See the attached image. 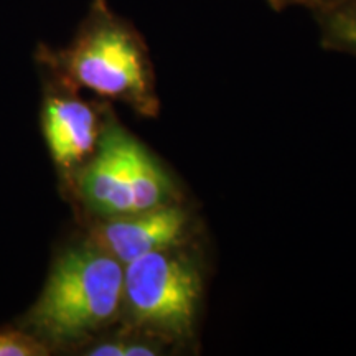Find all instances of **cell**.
I'll return each instance as SVG.
<instances>
[{"label":"cell","mask_w":356,"mask_h":356,"mask_svg":"<svg viewBox=\"0 0 356 356\" xmlns=\"http://www.w3.org/2000/svg\"><path fill=\"white\" fill-rule=\"evenodd\" d=\"M124 266L95 243L71 246L55 261L24 323L44 345H76L119 317Z\"/></svg>","instance_id":"obj_1"},{"label":"cell","mask_w":356,"mask_h":356,"mask_svg":"<svg viewBox=\"0 0 356 356\" xmlns=\"http://www.w3.org/2000/svg\"><path fill=\"white\" fill-rule=\"evenodd\" d=\"M47 60L71 86L126 102L139 114L159 113L154 68L144 40L104 0L92 2L70 47L48 53Z\"/></svg>","instance_id":"obj_2"},{"label":"cell","mask_w":356,"mask_h":356,"mask_svg":"<svg viewBox=\"0 0 356 356\" xmlns=\"http://www.w3.org/2000/svg\"><path fill=\"white\" fill-rule=\"evenodd\" d=\"M203 277L180 246L145 254L124 266L122 309L137 327L180 343L193 338Z\"/></svg>","instance_id":"obj_3"},{"label":"cell","mask_w":356,"mask_h":356,"mask_svg":"<svg viewBox=\"0 0 356 356\" xmlns=\"http://www.w3.org/2000/svg\"><path fill=\"white\" fill-rule=\"evenodd\" d=\"M190 221L185 208L170 203L154 210L104 218L92 229L91 243L126 266L145 254L181 246L188 238Z\"/></svg>","instance_id":"obj_4"},{"label":"cell","mask_w":356,"mask_h":356,"mask_svg":"<svg viewBox=\"0 0 356 356\" xmlns=\"http://www.w3.org/2000/svg\"><path fill=\"white\" fill-rule=\"evenodd\" d=\"M136 137L118 124L102 129L95 154L79 175V195L102 218L134 213L131 152Z\"/></svg>","instance_id":"obj_5"},{"label":"cell","mask_w":356,"mask_h":356,"mask_svg":"<svg viewBox=\"0 0 356 356\" xmlns=\"http://www.w3.org/2000/svg\"><path fill=\"white\" fill-rule=\"evenodd\" d=\"M42 126L53 162L65 170L91 159L102 132L97 111L70 96L48 97L43 106Z\"/></svg>","instance_id":"obj_6"},{"label":"cell","mask_w":356,"mask_h":356,"mask_svg":"<svg viewBox=\"0 0 356 356\" xmlns=\"http://www.w3.org/2000/svg\"><path fill=\"white\" fill-rule=\"evenodd\" d=\"M314 13L322 47L356 56V0H332Z\"/></svg>","instance_id":"obj_7"},{"label":"cell","mask_w":356,"mask_h":356,"mask_svg":"<svg viewBox=\"0 0 356 356\" xmlns=\"http://www.w3.org/2000/svg\"><path fill=\"white\" fill-rule=\"evenodd\" d=\"M48 350V345L32 333L13 328L0 330V356H43L50 353Z\"/></svg>","instance_id":"obj_8"},{"label":"cell","mask_w":356,"mask_h":356,"mask_svg":"<svg viewBox=\"0 0 356 356\" xmlns=\"http://www.w3.org/2000/svg\"><path fill=\"white\" fill-rule=\"evenodd\" d=\"M154 345L140 343V341H106V343L92 346L88 355L92 356H154L160 351Z\"/></svg>","instance_id":"obj_9"},{"label":"cell","mask_w":356,"mask_h":356,"mask_svg":"<svg viewBox=\"0 0 356 356\" xmlns=\"http://www.w3.org/2000/svg\"><path fill=\"white\" fill-rule=\"evenodd\" d=\"M269 6L275 8V10H284L287 7H307L312 10H318L320 7L327 6L332 0H267Z\"/></svg>","instance_id":"obj_10"}]
</instances>
